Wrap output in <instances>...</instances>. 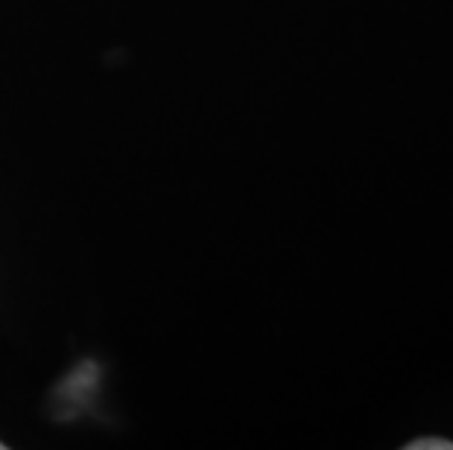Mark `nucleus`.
I'll use <instances>...</instances> for the list:
<instances>
[{
    "mask_svg": "<svg viewBox=\"0 0 453 450\" xmlns=\"http://www.w3.org/2000/svg\"><path fill=\"white\" fill-rule=\"evenodd\" d=\"M0 450H4V442H0Z\"/></svg>",
    "mask_w": 453,
    "mask_h": 450,
    "instance_id": "f03ea898",
    "label": "nucleus"
},
{
    "mask_svg": "<svg viewBox=\"0 0 453 450\" xmlns=\"http://www.w3.org/2000/svg\"><path fill=\"white\" fill-rule=\"evenodd\" d=\"M407 450H453V442H448V439H418V442H410Z\"/></svg>",
    "mask_w": 453,
    "mask_h": 450,
    "instance_id": "f257e3e1",
    "label": "nucleus"
}]
</instances>
